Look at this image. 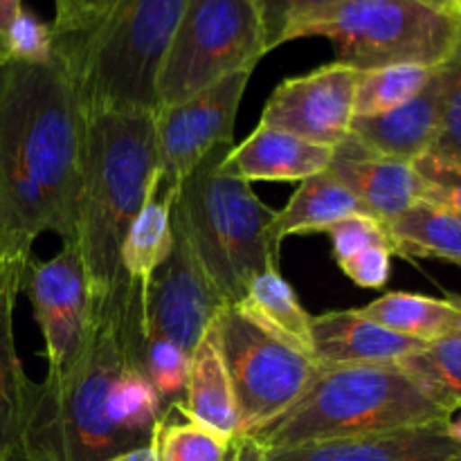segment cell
I'll return each mask as SVG.
<instances>
[{
  "instance_id": "6da1fadb",
  "label": "cell",
  "mask_w": 461,
  "mask_h": 461,
  "mask_svg": "<svg viewBox=\"0 0 461 461\" xmlns=\"http://www.w3.org/2000/svg\"><path fill=\"white\" fill-rule=\"evenodd\" d=\"M86 120L54 54L0 68V264L27 268L43 232L75 243Z\"/></svg>"
},
{
  "instance_id": "7a4b0ae2",
  "label": "cell",
  "mask_w": 461,
  "mask_h": 461,
  "mask_svg": "<svg viewBox=\"0 0 461 461\" xmlns=\"http://www.w3.org/2000/svg\"><path fill=\"white\" fill-rule=\"evenodd\" d=\"M126 286L95 309L93 331L75 363L27 387L23 441L54 461H108L153 444L162 408L126 349Z\"/></svg>"
},
{
  "instance_id": "3957f363",
  "label": "cell",
  "mask_w": 461,
  "mask_h": 461,
  "mask_svg": "<svg viewBox=\"0 0 461 461\" xmlns=\"http://www.w3.org/2000/svg\"><path fill=\"white\" fill-rule=\"evenodd\" d=\"M156 171V111L102 113L86 120L75 243L95 309L129 282L122 268V246L151 194Z\"/></svg>"
},
{
  "instance_id": "277c9868",
  "label": "cell",
  "mask_w": 461,
  "mask_h": 461,
  "mask_svg": "<svg viewBox=\"0 0 461 461\" xmlns=\"http://www.w3.org/2000/svg\"><path fill=\"white\" fill-rule=\"evenodd\" d=\"M234 144L212 149L180 185L174 219L192 243L225 304H239L257 275L279 268L277 210L250 183L228 174L223 160Z\"/></svg>"
},
{
  "instance_id": "5b68a950",
  "label": "cell",
  "mask_w": 461,
  "mask_h": 461,
  "mask_svg": "<svg viewBox=\"0 0 461 461\" xmlns=\"http://www.w3.org/2000/svg\"><path fill=\"white\" fill-rule=\"evenodd\" d=\"M448 414L399 365H336L320 367L297 403L252 439L264 450H282L437 426Z\"/></svg>"
},
{
  "instance_id": "8992f818",
  "label": "cell",
  "mask_w": 461,
  "mask_h": 461,
  "mask_svg": "<svg viewBox=\"0 0 461 461\" xmlns=\"http://www.w3.org/2000/svg\"><path fill=\"white\" fill-rule=\"evenodd\" d=\"M187 0H113L81 41L59 50L84 120L156 111L158 79Z\"/></svg>"
},
{
  "instance_id": "52a82bcc",
  "label": "cell",
  "mask_w": 461,
  "mask_h": 461,
  "mask_svg": "<svg viewBox=\"0 0 461 461\" xmlns=\"http://www.w3.org/2000/svg\"><path fill=\"white\" fill-rule=\"evenodd\" d=\"M320 36L336 61L356 70L390 66L439 68L457 50L461 14L423 0H338L297 18L284 43Z\"/></svg>"
},
{
  "instance_id": "ba28073f",
  "label": "cell",
  "mask_w": 461,
  "mask_h": 461,
  "mask_svg": "<svg viewBox=\"0 0 461 461\" xmlns=\"http://www.w3.org/2000/svg\"><path fill=\"white\" fill-rule=\"evenodd\" d=\"M210 329L232 383L241 435H259L297 403L320 365L237 304H225Z\"/></svg>"
},
{
  "instance_id": "9c48e42d",
  "label": "cell",
  "mask_w": 461,
  "mask_h": 461,
  "mask_svg": "<svg viewBox=\"0 0 461 461\" xmlns=\"http://www.w3.org/2000/svg\"><path fill=\"white\" fill-rule=\"evenodd\" d=\"M266 57L252 0H187L158 79V108L174 106Z\"/></svg>"
},
{
  "instance_id": "30bf717a",
  "label": "cell",
  "mask_w": 461,
  "mask_h": 461,
  "mask_svg": "<svg viewBox=\"0 0 461 461\" xmlns=\"http://www.w3.org/2000/svg\"><path fill=\"white\" fill-rule=\"evenodd\" d=\"M252 72H234L174 106L156 108V194L178 196L180 185L219 144H234L239 104Z\"/></svg>"
},
{
  "instance_id": "8fae6325",
  "label": "cell",
  "mask_w": 461,
  "mask_h": 461,
  "mask_svg": "<svg viewBox=\"0 0 461 461\" xmlns=\"http://www.w3.org/2000/svg\"><path fill=\"white\" fill-rule=\"evenodd\" d=\"M23 291L43 333L48 372H63L84 349L95 324V300L77 243L48 261L32 259Z\"/></svg>"
},
{
  "instance_id": "7c38bea8",
  "label": "cell",
  "mask_w": 461,
  "mask_h": 461,
  "mask_svg": "<svg viewBox=\"0 0 461 461\" xmlns=\"http://www.w3.org/2000/svg\"><path fill=\"white\" fill-rule=\"evenodd\" d=\"M223 306V297L210 282L192 243L174 219V246L169 257L144 284V333L165 338L192 356Z\"/></svg>"
},
{
  "instance_id": "4fadbf2b",
  "label": "cell",
  "mask_w": 461,
  "mask_h": 461,
  "mask_svg": "<svg viewBox=\"0 0 461 461\" xmlns=\"http://www.w3.org/2000/svg\"><path fill=\"white\" fill-rule=\"evenodd\" d=\"M360 70L327 63L306 75L284 79L261 111V124L324 147H340L349 138Z\"/></svg>"
},
{
  "instance_id": "5bb4252c",
  "label": "cell",
  "mask_w": 461,
  "mask_h": 461,
  "mask_svg": "<svg viewBox=\"0 0 461 461\" xmlns=\"http://www.w3.org/2000/svg\"><path fill=\"white\" fill-rule=\"evenodd\" d=\"M329 171L383 225L426 196V185L412 162L374 156L351 138L333 149Z\"/></svg>"
},
{
  "instance_id": "9a60e30c",
  "label": "cell",
  "mask_w": 461,
  "mask_h": 461,
  "mask_svg": "<svg viewBox=\"0 0 461 461\" xmlns=\"http://www.w3.org/2000/svg\"><path fill=\"white\" fill-rule=\"evenodd\" d=\"M457 457H461V446L446 435L444 423L266 450L268 461H450Z\"/></svg>"
},
{
  "instance_id": "2e32d148",
  "label": "cell",
  "mask_w": 461,
  "mask_h": 461,
  "mask_svg": "<svg viewBox=\"0 0 461 461\" xmlns=\"http://www.w3.org/2000/svg\"><path fill=\"white\" fill-rule=\"evenodd\" d=\"M428 342L401 336L354 309L327 311L311 320V356L320 367L336 365H396Z\"/></svg>"
},
{
  "instance_id": "e0dca14e",
  "label": "cell",
  "mask_w": 461,
  "mask_h": 461,
  "mask_svg": "<svg viewBox=\"0 0 461 461\" xmlns=\"http://www.w3.org/2000/svg\"><path fill=\"white\" fill-rule=\"evenodd\" d=\"M441 117V72L412 99L378 115L351 120L349 138L374 156L414 162L435 144Z\"/></svg>"
},
{
  "instance_id": "ac0fdd59",
  "label": "cell",
  "mask_w": 461,
  "mask_h": 461,
  "mask_svg": "<svg viewBox=\"0 0 461 461\" xmlns=\"http://www.w3.org/2000/svg\"><path fill=\"white\" fill-rule=\"evenodd\" d=\"M333 149L261 124L243 142L234 144L223 169L246 183H302L329 169Z\"/></svg>"
},
{
  "instance_id": "d6986e66",
  "label": "cell",
  "mask_w": 461,
  "mask_h": 461,
  "mask_svg": "<svg viewBox=\"0 0 461 461\" xmlns=\"http://www.w3.org/2000/svg\"><path fill=\"white\" fill-rule=\"evenodd\" d=\"M27 268L0 264V459L23 444L27 421V387L14 338V309L23 293Z\"/></svg>"
},
{
  "instance_id": "ffe728a7",
  "label": "cell",
  "mask_w": 461,
  "mask_h": 461,
  "mask_svg": "<svg viewBox=\"0 0 461 461\" xmlns=\"http://www.w3.org/2000/svg\"><path fill=\"white\" fill-rule=\"evenodd\" d=\"M180 412L192 421L230 437H243L239 428V410L234 401L232 383L221 358L219 345L212 329L192 351Z\"/></svg>"
},
{
  "instance_id": "44dd1931",
  "label": "cell",
  "mask_w": 461,
  "mask_h": 461,
  "mask_svg": "<svg viewBox=\"0 0 461 461\" xmlns=\"http://www.w3.org/2000/svg\"><path fill=\"white\" fill-rule=\"evenodd\" d=\"M356 214L372 216L363 203L327 169L302 180L291 201L275 216V237L284 241L295 234H324L338 221Z\"/></svg>"
},
{
  "instance_id": "7402d4cb",
  "label": "cell",
  "mask_w": 461,
  "mask_h": 461,
  "mask_svg": "<svg viewBox=\"0 0 461 461\" xmlns=\"http://www.w3.org/2000/svg\"><path fill=\"white\" fill-rule=\"evenodd\" d=\"M392 252L405 259H444L461 268V214L419 201L385 225Z\"/></svg>"
},
{
  "instance_id": "603a6c76",
  "label": "cell",
  "mask_w": 461,
  "mask_h": 461,
  "mask_svg": "<svg viewBox=\"0 0 461 461\" xmlns=\"http://www.w3.org/2000/svg\"><path fill=\"white\" fill-rule=\"evenodd\" d=\"M237 306H241L266 331L311 354L313 315L302 306L300 297L282 277L279 268L257 275L248 286L246 297Z\"/></svg>"
},
{
  "instance_id": "cb8c5ba5",
  "label": "cell",
  "mask_w": 461,
  "mask_h": 461,
  "mask_svg": "<svg viewBox=\"0 0 461 461\" xmlns=\"http://www.w3.org/2000/svg\"><path fill=\"white\" fill-rule=\"evenodd\" d=\"M363 318L421 342H435L457 329V311L448 300L419 295V293H385L378 300L354 309Z\"/></svg>"
},
{
  "instance_id": "d4e9b609",
  "label": "cell",
  "mask_w": 461,
  "mask_h": 461,
  "mask_svg": "<svg viewBox=\"0 0 461 461\" xmlns=\"http://www.w3.org/2000/svg\"><path fill=\"white\" fill-rule=\"evenodd\" d=\"M176 196L149 194L147 203L131 223L122 246V268L131 282L147 284L174 246V212Z\"/></svg>"
},
{
  "instance_id": "484cf974",
  "label": "cell",
  "mask_w": 461,
  "mask_h": 461,
  "mask_svg": "<svg viewBox=\"0 0 461 461\" xmlns=\"http://www.w3.org/2000/svg\"><path fill=\"white\" fill-rule=\"evenodd\" d=\"M241 441L243 437L221 435L174 408L162 417L151 446L158 461H239Z\"/></svg>"
},
{
  "instance_id": "4316f807",
  "label": "cell",
  "mask_w": 461,
  "mask_h": 461,
  "mask_svg": "<svg viewBox=\"0 0 461 461\" xmlns=\"http://www.w3.org/2000/svg\"><path fill=\"white\" fill-rule=\"evenodd\" d=\"M401 369L448 412L461 408V336L428 342L421 351L399 360Z\"/></svg>"
},
{
  "instance_id": "83f0119b",
  "label": "cell",
  "mask_w": 461,
  "mask_h": 461,
  "mask_svg": "<svg viewBox=\"0 0 461 461\" xmlns=\"http://www.w3.org/2000/svg\"><path fill=\"white\" fill-rule=\"evenodd\" d=\"M435 70L426 66H390L360 72L354 117L378 115L401 106L426 88Z\"/></svg>"
},
{
  "instance_id": "f1b7e54d",
  "label": "cell",
  "mask_w": 461,
  "mask_h": 461,
  "mask_svg": "<svg viewBox=\"0 0 461 461\" xmlns=\"http://www.w3.org/2000/svg\"><path fill=\"white\" fill-rule=\"evenodd\" d=\"M54 59L52 23L23 5L7 30H0V68L12 63H48Z\"/></svg>"
},
{
  "instance_id": "f546056e",
  "label": "cell",
  "mask_w": 461,
  "mask_h": 461,
  "mask_svg": "<svg viewBox=\"0 0 461 461\" xmlns=\"http://www.w3.org/2000/svg\"><path fill=\"white\" fill-rule=\"evenodd\" d=\"M441 117L435 144L428 153L461 165V39L453 57L439 66Z\"/></svg>"
},
{
  "instance_id": "4dcf8cb0",
  "label": "cell",
  "mask_w": 461,
  "mask_h": 461,
  "mask_svg": "<svg viewBox=\"0 0 461 461\" xmlns=\"http://www.w3.org/2000/svg\"><path fill=\"white\" fill-rule=\"evenodd\" d=\"M113 0H54V52L75 45L104 18Z\"/></svg>"
},
{
  "instance_id": "1f68e13d",
  "label": "cell",
  "mask_w": 461,
  "mask_h": 461,
  "mask_svg": "<svg viewBox=\"0 0 461 461\" xmlns=\"http://www.w3.org/2000/svg\"><path fill=\"white\" fill-rule=\"evenodd\" d=\"M324 234L331 239L333 259H336V264L358 255V252L367 250V248H374V246L392 248L385 225H383L381 221L374 219V216H367V214H356V216H349V219L338 221V223L331 225Z\"/></svg>"
},
{
  "instance_id": "d6a6232c",
  "label": "cell",
  "mask_w": 461,
  "mask_h": 461,
  "mask_svg": "<svg viewBox=\"0 0 461 461\" xmlns=\"http://www.w3.org/2000/svg\"><path fill=\"white\" fill-rule=\"evenodd\" d=\"M412 165L426 185L423 201L448 207L461 214V165L444 160L435 153H423Z\"/></svg>"
},
{
  "instance_id": "836d02e7",
  "label": "cell",
  "mask_w": 461,
  "mask_h": 461,
  "mask_svg": "<svg viewBox=\"0 0 461 461\" xmlns=\"http://www.w3.org/2000/svg\"><path fill=\"white\" fill-rule=\"evenodd\" d=\"M261 21V32H264V48L266 54L273 52L275 48L284 43L288 27L297 18L306 14L322 9L327 5L338 3V0H252Z\"/></svg>"
},
{
  "instance_id": "e575fe53",
  "label": "cell",
  "mask_w": 461,
  "mask_h": 461,
  "mask_svg": "<svg viewBox=\"0 0 461 461\" xmlns=\"http://www.w3.org/2000/svg\"><path fill=\"white\" fill-rule=\"evenodd\" d=\"M392 252L390 246H374L349 259L340 261V270L360 288H383L390 282L392 275Z\"/></svg>"
},
{
  "instance_id": "d590c367",
  "label": "cell",
  "mask_w": 461,
  "mask_h": 461,
  "mask_svg": "<svg viewBox=\"0 0 461 461\" xmlns=\"http://www.w3.org/2000/svg\"><path fill=\"white\" fill-rule=\"evenodd\" d=\"M0 461H54V459L48 457L45 453H41V450L32 448V446H27L25 441H23V444H18L16 448L9 450V453Z\"/></svg>"
},
{
  "instance_id": "8d00e7d4",
  "label": "cell",
  "mask_w": 461,
  "mask_h": 461,
  "mask_svg": "<svg viewBox=\"0 0 461 461\" xmlns=\"http://www.w3.org/2000/svg\"><path fill=\"white\" fill-rule=\"evenodd\" d=\"M239 461H268L266 459L264 446L252 437H243L241 450H239Z\"/></svg>"
},
{
  "instance_id": "74e56055",
  "label": "cell",
  "mask_w": 461,
  "mask_h": 461,
  "mask_svg": "<svg viewBox=\"0 0 461 461\" xmlns=\"http://www.w3.org/2000/svg\"><path fill=\"white\" fill-rule=\"evenodd\" d=\"M21 9L23 0H0V30H7Z\"/></svg>"
},
{
  "instance_id": "f35d334b",
  "label": "cell",
  "mask_w": 461,
  "mask_h": 461,
  "mask_svg": "<svg viewBox=\"0 0 461 461\" xmlns=\"http://www.w3.org/2000/svg\"><path fill=\"white\" fill-rule=\"evenodd\" d=\"M444 432L455 441V444L461 446V408L453 410V412L448 414V419H446L444 423Z\"/></svg>"
},
{
  "instance_id": "ab89813d",
  "label": "cell",
  "mask_w": 461,
  "mask_h": 461,
  "mask_svg": "<svg viewBox=\"0 0 461 461\" xmlns=\"http://www.w3.org/2000/svg\"><path fill=\"white\" fill-rule=\"evenodd\" d=\"M108 461H158V457H156V450H153V446H147V448L131 450V453H124V455H120V457H113Z\"/></svg>"
},
{
  "instance_id": "60d3db41",
  "label": "cell",
  "mask_w": 461,
  "mask_h": 461,
  "mask_svg": "<svg viewBox=\"0 0 461 461\" xmlns=\"http://www.w3.org/2000/svg\"><path fill=\"white\" fill-rule=\"evenodd\" d=\"M423 3L435 5V7H441V9H450V12H459L457 0H423ZM459 14H461V12H459Z\"/></svg>"
},
{
  "instance_id": "b9f144b4",
  "label": "cell",
  "mask_w": 461,
  "mask_h": 461,
  "mask_svg": "<svg viewBox=\"0 0 461 461\" xmlns=\"http://www.w3.org/2000/svg\"><path fill=\"white\" fill-rule=\"evenodd\" d=\"M446 300H448L450 304L455 306V311H457L459 320H457V329H455V333L461 336V295H453V293H450V295H446Z\"/></svg>"
},
{
  "instance_id": "7bdbcfd3",
  "label": "cell",
  "mask_w": 461,
  "mask_h": 461,
  "mask_svg": "<svg viewBox=\"0 0 461 461\" xmlns=\"http://www.w3.org/2000/svg\"><path fill=\"white\" fill-rule=\"evenodd\" d=\"M457 7H459V12H461V0H457Z\"/></svg>"
},
{
  "instance_id": "ee69618b",
  "label": "cell",
  "mask_w": 461,
  "mask_h": 461,
  "mask_svg": "<svg viewBox=\"0 0 461 461\" xmlns=\"http://www.w3.org/2000/svg\"><path fill=\"white\" fill-rule=\"evenodd\" d=\"M450 461H461V457H457V459H450Z\"/></svg>"
}]
</instances>
